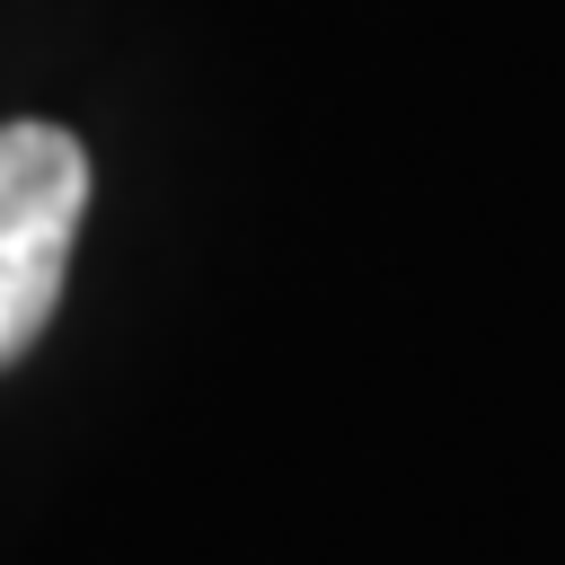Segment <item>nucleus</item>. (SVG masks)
Here are the masks:
<instances>
[{
	"label": "nucleus",
	"mask_w": 565,
	"mask_h": 565,
	"mask_svg": "<svg viewBox=\"0 0 565 565\" xmlns=\"http://www.w3.org/2000/svg\"><path fill=\"white\" fill-rule=\"evenodd\" d=\"M88 212V150L62 124H0V371L53 327Z\"/></svg>",
	"instance_id": "f257e3e1"
}]
</instances>
